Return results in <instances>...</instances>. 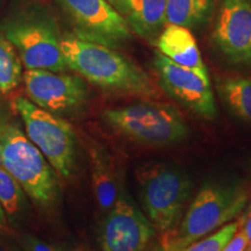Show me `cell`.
<instances>
[{
  "label": "cell",
  "instance_id": "1",
  "mask_svg": "<svg viewBox=\"0 0 251 251\" xmlns=\"http://www.w3.org/2000/svg\"><path fill=\"white\" fill-rule=\"evenodd\" d=\"M61 46L68 69L93 85L124 96H158L151 77L114 48L79 39L74 34L62 36Z\"/></svg>",
  "mask_w": 251,
  "mask_h": 251
},
{
  "label": "cell",
  "instance_id": "2",
  "mask_svg": "<svg viewBox=\"0 0 251 251\" xmlns=\"http://www.w3.org/2000/svg\"><path fill=\"white\" fill-rule=\"evenodd\" d=\"M249 194L238 184H207L188 206L179 226L164 234L162 248L180 251L244 211Z\"/></svg>",
  "mask_w": 251,
  "mask_h": 251
},
{
  "label": "cell",
  "instance_id": "3",
  "mask_svg": "<svg viewBox=\"0 0 251 251\" xmlns=\"http://www.w3.org/2000/svg\"><path fill=\"white\" fill-rule=\"evenodd\" d=\"M136 186L143 213L153 228L163 234L174 230L192 194L186 172L172 163H144L136 170Z\"/></svg>",
  "mask_w": 251,
  "mask_h": 251
},
{
  "label": "cell",
  "instance_id": "4",
  "mask_svg": "<svg viewBox=\"0 0 251 251\" xmlns=\"http://www.w3.org/2000/svg\"><path fill=\"white\" fill-rule=\"evenodd\" d=\"M102 118L126 139L146 146H171L190 135L184 118L174 106L157 101H137L109 108Z\"/></svg>",
  "mask_w": 251,
  "mask_h": 251
},
{
  "label": "cell",
  "instance_id": "5",
  "mask_svg": "<svg viewBox=\"0 0 251 251\" xmlns=\"http://www.w3.org/2000/svg\"><path fill=\"white\" fill-rule=\"evenodd\" d=\"M0 166L36 205L48 207L57 200L59 183L54 168L15 125H7L0 136Z\"/></svg>",
  "mask_w": 251,
  "mask_h": 251
},
{
  "label": "cell",
  "instance_id": "6",
  "mask_svg": "<svg viewBox=\"0 0 251 251\" xmlns=\"http://www.w3.org/2000/svg\"><path fill=\"white\" fill-rule=\"evenodd\" d=\"M0 30L19 52L27 70L64 72L68 69L58 27L47 14L29 12L15 15L0 25Z\"/></svg>",
  "mask_w": 251,
  "mask_h": 251
},
{
  "label": "cell",
  "instance_id": "7",
  "mask_svg": "<svg viewBox=\"0 0 251 251\" xmlns=\"http://www.w3.org/2000/svg\"><path fill=\"white\" fill-rule=\"evenodd\" d=\"M14 108L23 119L27 137L43 153L54 170L70 178L76 165V134L67 121L40 108L23 97L15 98Z\"/></svg>",
  "mask_w": 251,
  "mask_h": 251
},
{
  "label": "cell",
  "instance_id": "8",
  "mask_svg": "<svg viewBox=\"0 0 251 251\" xmlns=\"http://www.w3.org/2000/svg\"><path fill=\"white\" fill-rule=\"evenodd\" d=\"M74 25V35L118 48L131 39L122 15L107 0H58Z\"/></svg>",
  "mask_w": 251,
  "mask_h": 251
},
{
  "label": "cell",
  "instance_id": "9",
  "mask_svg": "<svg viewBox=\"0 0 251 251\" xmlns=\"http://www.w3.org/2000/svg\"><path fill=\"white\" fill-rule=\"evenodd\" d=\"M153 234L151 222L121 184L117 201L102 222L99 237L101 250L143 251Z\"/></svg>",
  "mask_w": 251,
  "mask_h": 251
},
{
  "label": "cell",
  "instance_id": "10",
  "mask_svg": "<svg viewBox=\"0 0 251 251\" xmlns=\"http://www.w3.org/2000/svg\"><path fill=\"white\" fill-rule=\"evenodd\" d=\"M152 65L159 86L172 99L206 120L216 117L218 111L209 78L176 64L159 51H155Z\"/></svg>",
  "mask_w": 251,
  "mask_h": 251
},
{
  "label": "cell",
  "instance_id": "11",
  "mask_svg": "<svg viewBox=\"0 0 251 251\" xmlns=\"http://www.w3.org/2000/svg\"><path fill=\"white\" fill-rule=\"evenodd\" d=\"M23 81L30 101L50 113L78 111L89 99V89L80 76L31 69L25 71Z\"/></svg>",
  "mask_w": 251,
  "mask_h": 251
},
{
  "label": "cell",
  "instance_id": "12",
  "mask_svg": "<svg viewBox=\"0 0 251 251\" xmlns=\"http://www.w3.org/2000/svg\"><path fill=\"white\" fill-rule=\"evenodd\" d=\"M212 40L228 61L251 68V0H222Z\"/></svg>",
  "mask_w": 251,
  "mask_h": 251
},
{
  "label": "cell",
  "instance_id": "13",
  "mask_svg": "<svg viewBox=\"0 0 251 251\" xmlns=\"http://www.w3.org/2000/svg\"><path fill=\"white\" fill-rule=\"evenodd\" d=\"M157 51L176 64L191 69L202 77L209 78L196 39L188 28L166 24L155 41Z\"/></svg>",
  "mask_w": 251,
  "mask_h": 251
},
{
  "label": "cell",
  "instance_id": "14",
  "mask_svg": "<svg viewBox=\"0 0 251 251\" xmlns=\"http://www.w3.org/2000/svg\"><path fill=\"white\" fill-rule=\"evenodd\" d=\"M115 9L143 39H157L166 25V0H124Z\"/></svg>",
  "mask_w": 251,
  "mask_h": 251
},
{
  "label": "cell",
  "instance_id": "15",
  "mask_svg": "<svg viewBox=\"0 0 251 251\" xmlns=\"http://www.w3.org/2000/svg\"><path fill=\"white\" fill-rule=\"evenodd\" d=\"M91 179L97 203L106 214L117 201L121 184L111 156L99 147L91 150Z\"/></svg>",
  "mask_w": 251,
  "mask_h": 251
},
{
  "label": "cell",
  "instance_id": "16",
  "mask_svg": "<svg viewBox=\"0 0 251 251\" xmlns=\"http://www.w3.org/2000/svg\"><path fill=\"white\" fill-rule=\"evenodd\" d=\"M215 0H166V24L192 28L212 17Z\"/></svg>",
  "mask_w": 251,
  "mask_h": 251
},
{
  "label": "cell",
  "instance_id": "17",
  "mask_svg": "<svg viewBox=\"0 0 251 251\" xmlns=\"http://www.w3.org/2000/svg\"><path fill=\"white\" fill-rule=\"evenodd\" d=\"M222 101L233 114L251 124V77H227L219 81Z\"/></svg>",
  "mask_w": 251,
  "mask_h": 251
},
{
  "label": "cell",
  "instance_id": "18",
  "mask_svg": "<svg viewBox=\"0 0 251 251\" xmlns=\"http://www.w3.org/2000/svg\"><path fill=\"white\" fill-rule=\"evenodd\" d=\"M23 63L12 43L0 33V92L8 93L23 81Z\"/></svg>",
  "mask_w": 251,
  "mask_h": 251
},
{
  "label": "cell",
  "instance_id": "19",
  "mask_svg": "<svg viewBox=\"0 0 251 251\" xmlns=\"http://www.w3.org/2000/svg\"><path fill=\"white\" fill-rule=\"evenodd\" d=\"M26 193L17 180L0 166V205L11 216H18L26 207Z\"/></svg>",
  "mask_w": 251,
  "mask_h": 251
},
{
  "label": "cell",
  "instance_id": "20",
  "mask_svg": "<svg viewBox=\"0 0 251 251\" xmlns=\"http://www.w3.org/2000/svg\"><path fill=\"white\" fill-rule=\"evenodd\" d=\"M241 225V219L238 221L229 222L225 225L220 230L208 237L202 238L200 241H196L190 246H187L180 251H222L227 246V243L231 240L236 230Z\"/></svg>",
  "mask_w": 251,
  "mask_h": 251
},
{
  "label": "cell",
  "instance_id": "21",
  "mask_svg": "<svg viewBox=\"0 0 251 251\" xmlns=\"http://www.w3.org/2000/svg\"><path fill=\"white\" fill-rule=\"evenodd\" d=\"M21 243H23L25 251H55L54 248L50 247L49 244L41 241L40 238L28 234L24 235Z\"/></svg>",
  "mask_w": 251,
  "mask_h": 251
},
{
  "label": "cell",
  "instance_id": "22",
  "mask_svg": "<svg viewBox=\"0 0 251 251\" xmlns=\"http://www.w3.org/2000/svg\"><path fill=\"white\" fill-rule=\"evenodd\" d=\"M247 248H248L247 236L240 225V227H238L236 233H235L234 236L231 237V240L227 243V246L222 249V251H246Z\"/></svg>",
  "mask_w": 251,
  "mask_h": 251
},
{
  "label": "cell",
  "instance_id": "23",
  "mask_svg": "<svg viewBox=\"0 0 251 251\" xmlns=\"http://www.w3.org/2000/svg\"><path fill=\"white\" fill-rule=\"evenodd\" d=\"M241 228L246 234L248 240V251H251V205L248 208L246 215L241 219Z\"/></svg>",
  "mask_w": 251,
  "mask_h": 251
},
{
  "label": "cell",
  "instance_id": "24",
  "mask_svg": "<svg viewBox=\"0 0 251 251\" xmlns=\"http://www.w3.org/2000/svg\"><path fill=\"white\" fill-rule=\"evenodd\" d=\"M55 251H89L81 246H65V244H56L52 247Z\"/></svg>",
  "mask_w": 251,
  "mask_h": 251
},
{
  "label": "cell",
  "instance_id": "25",
  "mask_svg": "<svg viewBox=\"0 0 251 251\" xmlns=\"http://www.w3.org/2000/svg\"><path fill=\"white\" fill-rule=\"evenodd\" d=\"M7 120H6V115L2 108L0 107V136H1L2 133H4L5 128L7 127Z\"/></svg>",
  "mask_w": 251,
  "mask_h": 251
},
{
  "label": "cell",
  "instance_id": "26",
  "mask_svg": "<svg viewBox=\"0 0 251 251\" xmlns=\"http://www.w3.org/2000/svg\"><path fill=\"white\" fill-rule=\"evenodd\" d=\"M0 251H19L17 248L12 247L11 244H8L7 242H5V241H2L1 238H0Z\"/></svg>",
  "mask_w": 251,
  "mask_h": 251
},
{
  "label": "cell",
  "instance_id": "27",
  "mask_svg": "<svg viewBox=\"0 0 251 251\" xmlns=\"http://www.w3.org/2000/svg\"><path fill=\"white\" fill-rule=\"evenodd\" d=\"M6 226V215L2 206L0 205V227H5Z\"/></svg>",
  "mask_w": 251,
  "mask_h": 251
},
{
  "label": "cell",
  "instance_id": "28",
  "mask_svg": "<svg viewBox=\"0 0 251 251\" xmlns=\"http://www.w3.org/2000/svg\"><path fill=\"white\" fill-rule=\"evenodd\" d=\"M107 1L113 6V7L115 8L119 4H120L121 1H124V0H107Z\"/></svg>",
  "mask_w": 251,
  "mask_h": 251
},
{
  "label": "cell",
  "instance_id": "29",
  "mask_svg": "<svg viewBox=\"0 0 251 251\" xmlns=\"http://www.w3.org/2000/svg\"><path fill=\"white\" fill-rule=\"evenodd\" d=\"M152 251H165L164 249H163L162 247H159V248H156V249H153Z\"/></svg>",
  "mask_w": 251,
  "mask_h": 251
}]
</instances>
